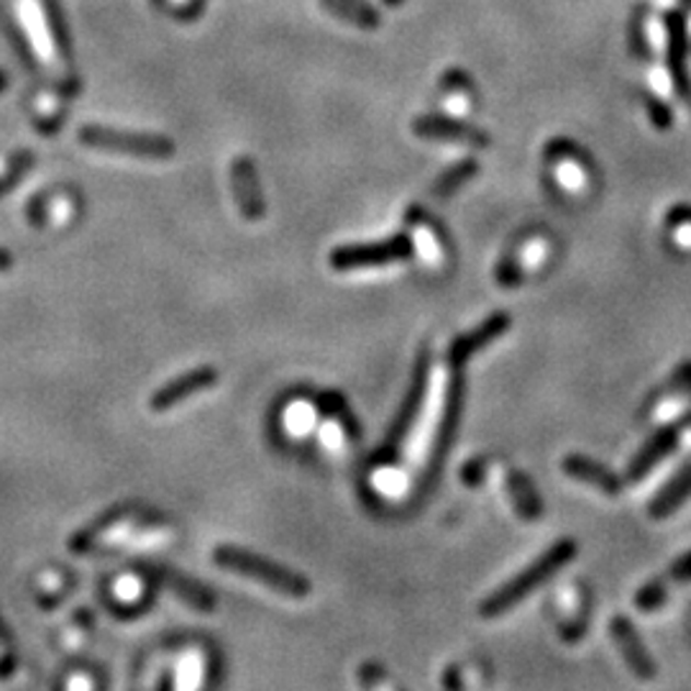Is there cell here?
Returning a JSON list of instances; mask_svg holds the SVG:
<instances>
[{"label":"cell","instance_id":"cell-11","mask_svg":"<svg viewBox=\"0 0 691 691\" xmlns=\"http://www.w3.org/2000/svg\"><path fill=\"white\" fill-rule=\"evenodd\" d=\"M610 633L614 637V643H618L622 658L628 660L630 671H633L637 679H653V676H656V664H653L648 651H645L641 635L635 633L633 622L628 618H614Z\"/></svg>","mask_w":691,"mask_h":691},{"label":"cell","instance_id":"cell-6","mask_svg":"<svg viewBox=\"0 0 691 691\" xmlns=\"http://www.w3.org/2000/svg\"><path fill=\"white\" fill-rule=\"evenodd\" d=\"M412 133L428 141H448V144H461L471 149L490 147V133L477 129V126L456 121V118L443 116H418L412 121Z\"/></svg>","mask_w":691,"mask_h":691},{"label":"cell","instance_id":"cell-24","mask_svg":"<svg viewBox=\"0 0 691 691\" xmlns=\"http://www.w3.org/2000/svg\"><path fill=\"white\" fill-rule=\"evenodd\" d=\"M671 576H674V579H679V582L691 579V553H687V555H683V559H679V561L674 563Z\"/></svg>","mask_w":691,"mask_h":691},{"label":"cell","instance_id":"cell-7","mask_svg":"<svg viewBox=\"0 0 691 691\" xmlns=\"http://www.w3.org/2000/svg\"><path fill=\"white\" fill-rule=\"evenodd\" d=\"M666 26V67L671 74L676 93L683 103L691 101V78L687 72V24L679 11H668L664 19Z\"/></svg>","mask_w":691,"mask_h":691},{"label":"cell","instance_id":"cell-12","mask_svg":"<svg viewBox=\"0 0 691 691\" xmlns=\"http://www.w3.org/2000/svg\"><path fill=\"white\" fill-rule=\"evenodd\" d=\"M461 400H464V379L458 370H454V377H450L448 397H446V410H443V420L438 428V435H435V446H433V458H431V477L438 475L443 456L448 454L450 438H454L458 415H461Z\"/></svg>","mask_w":691,"mask_h":691},{"label":"cell","instance_id":"cell-23","mask_svg":"<svg viewBox=\"0 0 691 691\" xmlns=\"http://www.w3.org/2000/svg\"><path fill=\"white\" fill-rule=\"evenodd\" d=\"M648 110H651L653 124H656L658 129H668V126H671V110L664 108V105L656 101H648Z\"/></svg>","mask_w":691,"mask_h":691},{"label":"cell","instance_id":"cell-2","mask_svg":"<svg viewBox=\"0 0 691 691\" xmlns=\"http://www.w3.org/2000/svg\"><path fill=\"white\" fill-rule=\"evenodd\" d=\"M574 555H576L574 540L571 538L559 540V543L548 548L543 555H538L528 569L520 571L515 579L502 584V587L494 592L490 599H484L482 610H479L482 612V618H500V614H505L510 607H515L520 599L528 597L530 592H536L546 579H551L555 571H559L561 566H566Z\"/></svg>","mask_w":691,"mask_h":691},{"label":"cell","instance_id":"cell-17","mask_svg":"<svg viewBox=\"0 0 691 691\" xmlns=\"http://www.w3.org/2000/svg\"><path fill=\"white\" fill-rule=\"evenodd\" d=\"M691 497V464L683 467L679 475H676L671 482H668L664 490H660L653 502L648 505L651 517H668L671 513H676L683 502Z\"/></svg>","mask_w":691,"mask_h":691},{"label":"cell","instance_id":"cell-21","mask_svg":"<svg viewBox=\"0 0 691 691\" xmlns=\"http://www.w3.org/2000/svg\"><path fill=\"white\" fill-rule=\"evenodd\" d=\"M32 167H34V154L32 152H21V154L13 156L11 164H9V169H5L3 175H0V198H3V195H9L13 187H19V183H21V179H24V175Z\"/></svg>","mask_w":691,"mask_h":691},{"label":"cell","instance_id":"cell-8","mask_svg":"<svg viewBox=\"0 0 691 691\" xmlns=\"http://www.w3.org/2000/svg\"><path fill=\"white\" fill-rule=\"evenodd\" d=\"M215 382H218V372L213 370V366H198V370L179 374V377L169 379L162 389H156V393L152 395V402H149V408H152L154 412H167L172 408H177L179 402H185L187 397L200 395V393H206V389L215 387Z\"/></svg>","mask_w":691,"mask_h":691},{"label":"cell","instance_id":"cell-9","mask_svg":"<svg viewBox=\"0 0 691 691\" xmlns=\"http://www.w3.org/2000/svg\"><path fill=\"white\" fill-rule=\"evenodd\" d=\"M231 187H234L236 206L244 213L246 221H259V218H265V192H261L259 187V175L251 156L242 154L236 156L234 164H231Z\"/></svg>","mask_w":691,"mask_h":691},{"label":"cell","instance_id":"cell-13","mask_svg":"<svg viewBox=\"0 0 691 691\" xmlns=\"http://www.w3.org/2000/svg\"><path fill=\"white\" fill-rule=\"evenodd\" d=\"M679 435H681L679 423L666 425L664 431H658L656 435H653V438L643 446L641 454L633 458V464L628 467L630 482H637V479H643L653 467H658V464L664 461V458L676 448V443H679Z\"/></svg>","mask_w":691,"mask_h":691},{"label":"cell","instance_id":"cell-25","mask_svg":"<svg viewBox=\"0 0 691 691\" xmlns=\"http://www.w3.org/2000/svg\"><path fill=\"white\" fill-rule=\"evenodd\" d=\"M9 269H13V254L0 246V272H9Z\"/></svg>","mask_w":691,"mask_h":691},{"label":"cell","instance_id":"cell-4","mask_svg":"<svg viewBox=\"0 0 691 691\" xmlns=\"http://www.w3.org/2000/svg\"><path fill=\"white\" fill-rule=\"evenodd\" d=\"M412 257V238L397 234L387 242L377 244H359V246H338L330 251V267L336 272H354V269H374L397 265Z\"/></svg>","mask_w":691,"mask_h":691},{"label":"cell","instance_id":"cell-16","mask_svg":"<svg viewBox=\"0 0 691 691\" xmlns=\"http://www.w3.org/2000/svg\"><path fill=\"white\" fill-rule=\"evenodd\" d=\"M133 513H137V505H116V507H110L108 513H103L101 517H95V520L90 523V525H85V528H82L80 532H74V536L70 538V551L72 553H87L90 548L95 546L97 538L105 536V532H108L116 523L129 520Z\"/></svg>","mask_w":691,"mask_h":691},{"label":"cell","instance_id":"cell-10","mask_svg":"<svg viewBox=\"0 0 691 691\" xmlns=\"http://www.w3.org/2000/svg\"><path fill=\"white\" fill-rule=\"evenodd\" d=\"M505 330H510V315L507 313H494L492 318H487L482 326L469 330L467 336H458L448 349V364L454 370H461V364H467L477 351H482L484 346H490L494 338H500Z\"/></svg>","mask_w":691,"mask_h":691},{"label":"cell","instance_id":"cell-18","mask_svg":"<svg viewBox=\"0 0 691 691\" xmlns=\"http://www.w3.org/2000/svg\"><path fill=\"white\" fill-rule=\"evenodd\" d=\"M152 576L156 582H164L167 587H172V592L175 595H179L185 599V602H190L192 607H198V610H213L215 607V599L213 595H210L208 589H202L200 584H195L187 579V576H179V574H172V571H167L164 566H154L152 569Z\"/></svg>","mask_w":691,"mask_h":691},{"label":"cell","instance_id":"cell-19","mask_svg":"<svg viewBox=\"0 0 691 691\" xmlns=\"http://www.w3.org/2000/svg\"><path fill=\"white\" fill-rule=\"evenodd\" d=\"M507 490H510V497H513V502H515L517 513H520L523 517H530V520H536V517H540V513H543V505H540L538 492L532 490V484L523 475H510Z\"/></svg>","mask_w":691,"mask_h":691},{"label":"cell","instance_id":"cell-15","mask_svg":"<svg viewBox=\"0 0 691 691\" xmlns=\"http://www.w3.org/2000/svg\"><path fill=\"white\" fill-rule=\"evenodd\" d=\"M318 3L333 19L362 28V32H377L382 26V16L366 0H318Z\"/></svg>","mask_w":691,"mask_h":691},{"label":"cell","instance_id":"cell-5","mask_svg":"<svg viewBox=\"0 0 691 691\" xmlns=\"http://www.w3.org/2000/svg\"><path fill=\"white\" fill-rule=\"evenodd\" d=\"M428 364H431V356H428V351H420V356L415 362V372H412L408 395H405L402 408H400V412H397V418L393 420V425H389V431L385 435V441H382V446L377 450V456H374V461H393L395 454L402 446L405 435L410 433L412 423H415L420 405H423L425 393H428V372H431V366Z\"/></svg>","mask_w":691,"mask_h":691},{"label":"cell","instance_id":"cell-1","mask_svg":"<svg viewBox=\"0 0 691 691\" xmlns=\"http://www.w3.org/2000/svg\"><path fill=\"white\" fill-rule=\"evenodd\" d=\"M213 561L225 571H234L246 579L265 584V587L280 592L284 597L305 599L311 595V582L305 576L295 574L282 563L269 561L265 555H257L238 546H218L213 551Z\"/></svg>","mask_w":691,"mask_h":691},{"label":"cell","instance_id":"cell-14","mask_svg":"<svg viewBox=\"0 0 691 691\" xmlns=\"http://www.w3.org/2000/svg\"><path fill=\"white\" fill-rule=\"evenodd\" d=\"M563 471H566L569 477H574L576 482H584L589 487H597L599 492L605 494H620V479L612 475V471H607L602 464L592 461V458L587 456H569L563 458Z\"/></svg>","mask_w":691,"mask_h":691},{"label":"cell","instance_id":"cell-3","mask_svg":"<svg viewBox=\"0 0 691 691\" xmlns=\"http://www.w3.org/2000/svg\"><path fill=\"white\" fill-rule=\"evenodd\" d=\"M78 139H80V144L87 149L144 156V160H169V156H175L177 152L175 141H172L169 137H162V133L110 129V126H97V124L82 126Z\"/></svg>","mask_w":691,"mask_h":691},{"label":"cell","instance_id":"cell-22","mask_svg":"<svg viewBox=\"0 0 691 691\" xmlns=\"http://www.w3.org/2000/svg\"><path fill=\"white\" fill-rule=\"evenodd\" d=\"M664 599H666V589L660 587V584H648V587H643L641 595H637V605H641L643 610H656Z\"/></svg>","mask_w":691,"mask_h":691},{"label":"cell","instance_id":"cell-20","mask_svg":"<svg viewBox=\"0 0 691 691\" xmlns=\"http://www.w3.org/2000/svg\"><path fill=\"white\" fill-rule=\"evenodd\" d=\"M477 169H479V164L475 160L458 162L456 167L443 172V175L438 177V183L433 185V192L438 195V198H448V195H454L464 183H469V179L477 175Z\"/></svg>","mask_w":691,"mask_h":691}]
</instances>
